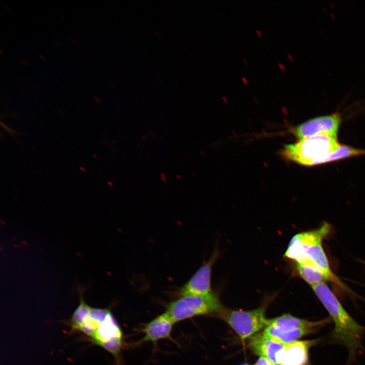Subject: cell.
Wrapping results in <instances>:
<instances>
[{
    "label": "cell",
    "mask_w": 365,
    "mask_h": 365,
    "mask_svg": "<svg viewBox=\"0 0 365 365\" xmlns=\"http://www.w3.org/2000/svg\"><path fill=\"white\" fill-rule=\"evenodd\" d=\"M254 365H276L268 358L264 356H260Z\"/></svg>",
    "instance_id": "cell-16"
},
{
    "label": "cell",
    "mask_w": 365,
    "mask_h": 365,
    "mask_svg": "<svg viewBox=\"0 0 365 365\" xmlns=\"http://www.w3.org/2000/svg\"><path fill=\"white\" fill-rule=\"evenodd\" d=\"M330 321V318H326L317 321H310L289 314H284L277 317L268 319L267 324L268 325H273L277 327L288 329L318 328Z\"/></svg>",
    "instance_id": "cell-12"
},
{
    "label": "cell",
    "mask_w": 365,
    "mask_h": 365,
    "mask_svg": "<svg viewBox=\"0 0 365 365\" xmlns=\"http://www.w3.org/2000/svg\"><path fill=\"white\" fill-rule=\"evenodd\" d=\"M299 275L312 286L327 280L321 271L310 263H296Z\"/></svg>",
    "instance_id": "cell-14"
},
{
    "label": "cell",
    "mask_w": 365,
    "mask_h": 365,
    "mask_svg": "<svg viewBox=\"0 0 365 365\" xmlns=\"http://www.w3.org/2000/svg\"><path fill=\"white\" fill-rule=\"evenodd\" d=\"M87 287L78 285L79 304L66 322L69 333L80 334L82 338L101 347L111 353L117 365H121L123 336L121 328L109 308L89 306L84 298Z\"/></svg>",
    "instance_id": "cell-1"
},
{
    "label": "cell",
    "mask_w": 365,
    "mask_h": 365,
    "mask_svg": "<svg viewBox=\"0 0 365 365\" xmlns=\"http://www.w3.org/2000/svg\"><path fill=\"white\" fill-rule=\"evenodd\" d=\"M331 227L324 223L320 228L295 235L290 240L284 254L296 263H310L320 269L327 280L345 290L344 284L331 270L321 242L330 232Z\"/></svg>",
    "instance_id": "cell-2"
},
{
    "label": "cell",
    "mask_w": 365,
    "mask_h": 365,
    "mask_svg": "<svg viewBox=\"0 0 365 365\" xmlns=\"http://www.w3.org/2000/svg\"><path fill=\"white\" fill-rule=\"evenodd\" d=\"M174 323L167 313L165 312L144 325L142 329L144 335L139 343L148 341L155 343L160 339H170Z\"/></svg>",
    "instance_id": "cell-10"
},
{
    "label": "cell",
    "mask_w": 365,
    "mask_h": 365,
    "mask_svg": "<svg viewBox=\"0 0 365 365\" xmlns=\"http://www.w3.org/2000/svg\"><path fill=\"white\" fill-rule=\"evenodd\" d=\"M266 307L250 311L232 310L223 309L218 315L242 338L251 337L267 324L265 316Z\"/></svg>",
    "instance_id": "cell-6"
},
{
    "label": "cell",
    "mask_w": 365,
    "mask_h": 365,
    "mask_svg": "<svg viewBox=\"0 0 365 365\" xmlns=\"http://www.w3.org/2000/svg\"><path fill=\"white\" fill-rule=\"evenodd\" d=\"M284 345L272 339L263 333L252 336L249 340V346L256 354L268 358L276 365L277 354Z\"/></svg>",
    "instance_id": "cell-11"
},
{
    "label": "cell",
    "mask_w": 365,
    "mask_h": 365,
    "mask_svg": "<svg viewBox=\"0 0 365 365\" xmlns=\"http://www.w3.org/2000/svg\"><path fill=\"white\" fill-rule=\"evenodd\" d=\"M317 340L296 341L285 344L277 354V365H307L309 348Z\"/></svg>",
    "instance_id": "cell-9"
},
{
    "label": "cell",
    "mask_w": 365,
    "mask_h": 365,
    "mask_svg": "<svg viewBox=\"0 0 365 365\" xmlns=\"http://www.w3.org/2000/svg\"><path fill=\"white\" fill-rule=\"evenodd\" d=\"M224 309L213 293L202 296H186L169 303L166 312L174 323L201 315L220 313Z\"/></svg>",
    "instance_id": "cell-5"
},
{
    "label": "cell",
    "mask_w": 365,
    "mask_h": 365,
    "mask_svg": "<svg viewBox=\"0 0 365 365\" xmlns=\"http://www.w3.org/2000/svg\"><path fill=\"white\" fill-rule=\"evenodd\" d=\"M241 365H249V364H241Z\"/></svg>",
    "instance_id": "cell-19"
},
{
    "label": "cell",
    "mask_w": 365,
    "mask_h": 365,
    "mask_svg": "<svg viewBox=\"0 0 365 365\" xmlns=\"http://www.w3.org/2000/svg\"><path fill=\"white\" fill-rule=\"evenodd\" d=\"M312 288L334 322L333 340L344 345L348 349L350 356H353L361 348L365 328L348 313L324 282L312 286Z\"/></svg>",
    "instance_id": "cell-3"
},
{
    "label": "cell",
    "mask_w": 365,
    "mask_h": 365,
    "mask_svg": "<svg viewBox=\"0 0 365 365\" xmlns=\"http://www.w3.org/2000/svg\"><path fill=\"white\" fill-rule=\"evenodd\" d=\"M161 178L163 181H164V182L167 181L166 178L161 177Z\"/></svg>",
    "instance_id": "cell-17"
},
{
    "label": "cell",
    "mask_w": 365,
    "mask_h": 365,
    "mask_svg": "<svg viewBox=\"0 0 365 365\" xmlns=\"http://www.w3.org/2000/svg\"><path fill=\"white\" fill-rule=\"evenodd\" d=\"M361 155H365V150L341 145L338 150L321 160L319 164Z\"/></svg>",
    "instance_id": "cell-15"
},
{
    "label": "cell",
    "mask_w": 365,
    "mask_h": 365,
    "mask_svg": "<svg viewBox=\"0 0 365 365\" xmlns=\"http://www.w3.org/2000/svg\"><path fill=\"white\" fill-rule=\"evenodd\" d=\"M341 146L337 138L322 134L285 144L279 154L287 161L311 166L318 165L321 160L338 150Z\"/></svg>",
    "instance_id": "cell-4"
},
{
    "label": "cell",
    "mask_w": 365,
    "mask_h": 365,
    "mask_svg": "<svg viewBox=\"0 0 365 365\" xmlns=\"http://www.w3.org/2000/svg\"><path fill=\"white\" fill-rule=\"evenodd\" d=\"M316 329L313 328L288 329L268 325L263 333L272 339L286 344L297 341L303 336L315 332Z\"/></svg>",
    "instance_id": "cell-13"
},
{
    "label": "cell",
    "mask_w": 365,
    "mask_h": 365,
    "mask_svg": "<svg viewBox=\"0 0 365 365\" xmlns=\"http://www.w3.org/2000/svg\"><path fill=\"white\" fill-rule=\"evenodd\" d=\"M214 251L210 259L195 272L192 277L180 288V297L206 295L211 293V277L212 266L218 257Z\"/></svg>",
    "instance_id": "cell-8"
},
{
    "label": "cell",
    "mask_w": 365,
    "mask_h": 365,
    "mask_svg": "<svg viewBox=\"0 0 365 365\" xmlns=\"http://www.w3.org/2000/svg\"><path fill=\"white\" fill-rule=\"evenodd\" d=\"M176 177H177L178 179H179V180H182L181 177H180L179 175H176Z\"/></svg>",
    "instance_id": "cell-18"
},
{
    "label": "cell",
    "mask_w": 365,
    "mask_h": 365,
    "mask_svg": "<svg viewBox=\"0 0 365 365\" xmlns=\"http://www.w3.org/2000/svg\"><path fill=\"white\" fill-rule=\"evenodd\" d=\"M342 118L340 113L314 118L289 129L299 139L318 134H325L337 138Z\"/></svg>",
    "instance_id": "cell-7"
}]
</instances>
